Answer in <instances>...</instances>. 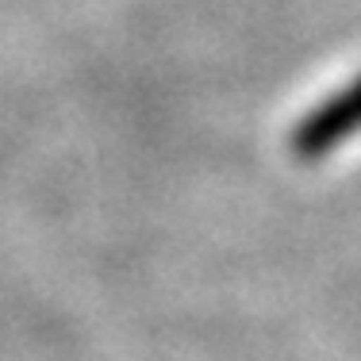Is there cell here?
Returning a JSON list of instances; mask_svg holds the SVG:
<instances>
[{
  "label": "cell",
  "mask_w": 361,
  "mask_h": 361,
  "mask_svg": "<svg viewBox=\"0 0 361 361\" xmlns=\"http://www.w3.org/2000/svg\"><path fill=\"white\" fill-rule=\"evenodd\" d=\"M354 131H361V77L300 119V127L292 131V154L304 161L323 158Z\"/></svg>",
  "instance_id": "cell-1"
}]
</instances>
